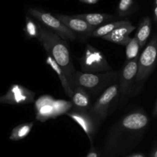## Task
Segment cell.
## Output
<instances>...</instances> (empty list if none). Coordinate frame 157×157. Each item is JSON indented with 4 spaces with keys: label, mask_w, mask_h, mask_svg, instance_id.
<instances>
[{
    "label": "cell",
    "mask_w": 157,
    "mask_h": 157,
    "mask_svg": "<svg viewBox=\"0 0 157 157\" xmlns=\"http://www.w3.org/2000/svg\"><path fill=\"white\" fill-rule=\"evenodd\" d=\"M86 157H99V153H98V150L93 145L91 146V148Z\"/></svg>",
    "instance_id": "24"
},
{
    "label": "cell",
    "mask_w": 157,
    "mask_h": 157,
    "mask_svg": "<svg viewBox=\"0 0 157 157\" xmlns=\"http://www.w3.org/2000/svg\"><path fill=\"white\" fill-rule=\"evenodd\" d=\"M117 71H109L103 73H85L76 71L74 76V86L82 87L89 94H97L101 90L116 81Z\"/></svg>",
    "instance_id": "2"
},
{
    "label": "cell",
    "mask_w": 157,
    "mask_h": 157,
    "mask_svg": "<svg viewBox=\"0 0 157 157\" xmlns=\"http://www.w3.org/2000/svg\"><path fill=\"white\" fill-rule=\"evenodd\" d=\"M35 93L21 84H12L2 96L0 97V104L11 105H23L35 101Z\"/></svg>",
    "instance_id": "7"
},
{
    "label": "cell",
    "mask_w": 157,
    "mask_h": 157,
    "mask_svg": "<svg viewBox=\"0 0 157 157\" xmlns=\"http://www.w3.org/2000/svg\"><path fill=\"white\" fill-rule=\"evenodd\" d=\"M71 104L73 110L78 111L88 112L91 107L90 95L82 87L75 86L73 89L71 97Z\"/></svg>",
    "instance_id": "14"
},
{
    "label": "cell",
    "mask_w": 157,
    "mask_h": 157,
    "mask_svg": "<svg viewBox=\"0 0 157 157\" xmlns=\"http://www.w3.org/2000/svg\"><path fill=\"white\" fill-rule=\"evenodd\" d=\"M79 1L82 3H85V4L94 5L98 3L99 0H79Z\"/></svg>",
    "instance_id": "25"
},
{
    "label": "cell",
    "mask_w": 157,
    "mask_h": 157,
    "mask_svg": "<svg viewBox=\"0 0 157 157\" xmlns=\"http://www.w3.org/2000/svg\"><path fill=\"white\" fill-rule=\"evenodd\" d=\"M44 48L64 71L72 90L74 89V76L76 72L74 67L67 43L57 34L38 24V36L37 38Z\"/></svg>",
    "instance_id": "1"
},
{
    "label": "cell",
    "mask_w": 157,
    "mask_h": 157,
    "mask_svg": "<svg viewBox=\"0 0 157 157\" xmlns=\"http://www.w3.org/2000/svg\"><path fill=\"white\" fill-rule=\"evenodd\" d=\"M149 124V118L144 112L140 110L131 112L126 115L120 123L122 130L125 131H139L143 130Z\"/></svg>",
    "instance_id": "8"
},
{
    "label": "cell",
    "mask_w": 157,
    "mask_h": 157,
    "mask_svg": "<svg viewBox=\"0 0 157 157\" xmlns=\"http://www.w3.org/2000/svg\"><path fill=\"white\" fill-rule=\"evenodd\" d=\"M135 29H136V27L133 25L130 21H128L127 24L117 28L110 34L103 37L102 38L110 42L115 43V44L126 46L131 39L130 34Z\"/></svg>",
    "instance_id": "13"
},
{
    "label": "cell",
    "mask_w": 157,
    "mask_h": 157,
    "mask_svg": "<svg viewBox=\"0 0 157 157\" xmlns=\"http://www.w3.org/2000/svg\"><path fill=\"white\" fill-rule=\"evenodd\" d=\"M55 99L50 96L40 97L35 102L37 119L44 122L48 119L55 118V112L54 107Z\"/></svg>",
    "instance_id": "12"
},
{
    "label": "cell",
    "mask_w": 157,
    "mask_h": 157,
    "mask_svg": "<svg viewBox=\"0 0 157 157\" xmlns=\"http://www.w3.org/2000/svg\"><path fill=\"white\" fill-rule=\"evenodd\" d=\"M80 64L83 72L85 73H103L111 70L105 56L90 44H87Z\"/></svg>",
    "instance_id": "3"
},
{
    "label": "cell",
    "mask_w": 157,
    "mask_h": 157,
    "mask_svg": "<svg viewBox=\"0 0 157 157\" xmlns=\"http://www.w3.org/2000/svg\"><path fill=\"white\" fill-rule=\"evenodd\" d=\"M46 64H48L51 67V68L57 74V75L59 78L60 81H61V84L62 85L63 88H64V92L66 93V94L68 96V98H71L72 94H73V90L71 87L70 84H69L68 81H67V78H66L65 75H64V71L61 69V67L58 65L56 63V61L53 59L51 56H48L46 58Z\"/></svg>",
    "instance_id": "15"
},
{
    "label": "cell",
    "mask_w": 157,
    "mask_h": 157,
    "mask_svg": "<svg viewBox=\"0 0 157 157\" xmlns=\"http://www.w3.org/2000/svg\"><path fill=\"white\" fill-rule=\"evenodd\" d=\"M151 29L152 24L150 18L148 16L145 17L140 23L139 27H138L136 33L134 36L139 42L140 48L144 47L147 43L150 33H151Z\"/></svg>",
    "instance_id": "16"
},
{
    "label": "cell",
    "mask_w": 157,
    "mask_h": 157,
    "mask_svg": "<svg viewBox=\"0 0 157 157\" xmlns=\"http://www.w3.org/2000/svg\"><path fill=\"white\" fill-rule=\"evenodd\" d=\"M54 107H55V117H58L63 113H67L68 110L72 108V104L71 102L62 101V100H58V101L55 100Z\"/></svg>",
    "instance_id": "23"
},
{
    "label": "cell",
    "mask_w": 157,
    "mask_h": 157,
    "mask_svg": "<svg viewBox=\"0 0 157 157\" xmlns=\"http://www.w3.org/2000/svg\"><path fill=\"white\" fill-rule=\"evenodd\" d=\"M140 46L135 37L131 38L128 44L126 45V58L127 61L139 58V52Z\"/></svg>",
    "instance_id": "20"
},
{
    "label": "cell",
    "mask_w": 157,
    "mask_h": 157,
    "mask_svg": "<svg viewBox=\"0 0 157 157\" xmlns=\"http://www.w3.org/2000/svg\"><path fill=\"white\" fill-rule=\"evenodd\" d=\"M75 16L84 20L87 24L91 25L92 27H94L95 29H96L97 26H99L100 25L103 24L108 20L112 19L114 17L112 15L104 13L79 14V15H75Z\"/></svg>",
    "instance_id": "17"
},
{
    "label": "cell",
    "mask_w": 157,
    "mask_h": 157,
    "mask_svg": "<svg viewBox=\"0 0 157 157\" xmlns=\"http://www.w3.org/2000/svg\"><path fill=\"white\" fill-rule=\"evenodd\" d=\"M156 62L157 36L155 35L147 44V47L138 58V71L136 77L138 83L142 82L150 76L155 68Z\"/></svg>",
    "instance_id": "6"
},
{
    "label": "cell",
    "mask_w": 157,
    "mask_h": 157,
    "mask_svg": "<svg viewBox=\"0 0 157 157\" xmlns=\"http://www.w3.org/2000/svg\"><path fill=\"white\" fill-rule=\"evenodd\" d=\"M153 13H154L155 21H156L157 24V0H155V7L154 10H153Z\"/></svg>",
    "instance_id": "26"
},
{
    "label": "cell",
    "mask_w": 157,
    "mask_h": 157,
    "mask_svg": "<svg viewBox=\"0 0 157 157\" xmlns=\"http://www.w3.org/2000/svg\"><path fill=\"white\" fill-rule=\"evenodd\" d=\"M138 71V58L127 61L120 75V92L123 95L127 94L136 79Z\"/></svg>",
    "instance_id": "9"
},
{
    "label": "cell",
    "mask_w": 157,
    "mask_h": 157,
    "mask_svg": "<svg viewBox=\"0 0 157 157\" xmlns=\"http://www.w3.org/2000/svg\"><path fill=\"white\" fill-rule=\"evenodd\" d=\"M55 17L74 33L78 32L82 35H91L92 32L95 30L94 27H92L84 20L78 18L75 15L71 16V15L57 14Z\"/></svg>",
    "instance_id": "11"
},
{
    "label": "cell",
    "mask_w": 157,
    "mask_h": 157,
    "mask_svg": "<svg viewBox=\"0 0 157 157\" xmlns=\"http://www.w3.org/2000/svg\"><path fill=\"white\" fill-rule=\"evenodd\" d=\"M34 122L25 123L16 126L11 131L9 140L12 141H19L25 139L30 133L31 130L33 128Z\"/></svg>",
    "instance_id": "18"
},
{
    "label": "cell",
    "mask_w": 157,
    "mask_h": 157,
    "mask_svg": "<svg viewBox=\"0 0 157 157\" xmlns=\"http://www.w3.org/2000/svg\"><path fill=\"white\" fill-rule=\"evenodd\" d=\"M151 157H157V147H155L151 153Z\"/></svg>",
    "instance_id": "29"
},
{
    "label": "cell",
    "mask_w": 157,
    "mask_h": 157,
    "mask_svg": "<svg viewBox=\"0 0 157 157\" xmlns=\"http://www.w3.org/2000/svg\"><path fill=\"white\" fill-rule=\"evenodd\" d=\"M67 115L82 128L88 139L90 140L91 145H93V137L94 135L96 124H94L88 112L78 111L71 109V111L67 112Z\"/></svg>",
    "instance_id": "10"
},
{
    "label": "cell",
    "mask_w": 157,
    "mask_h": 157,
    "mask_svg": "<svg viewBox=\"0 0 157 157\" xmlns=\"http://www.w3.org/2000/svg\"><path fill=\"white\" fill-rule=\"evenodd\" d=\"M119 92V84H113L103 91L96 102L90 107L88 113L94 124H98L107 117L110 105Z\"/></svg>",
    "instance_id": "5"
},
{
    "label": "cell",
    "mask_w": 157,
    "mask_h": 157,
    "mask_svg": "<svg viewBox=\"0 0 157 157\" xmlns=\"http://www.w3.org/2000/svg\"><path fill=\"white\" fill-rule=\"evenodd\" d=\"M128 21H126V20H121V21H114V22H110L108 23V24L104 25L101 26L98 29H95V30L92 32L91 35L95 37V38H102L103 37L110 34V32H112L117 28L127 24Z\"/></svg>",
    "instance_id": "19"
},
{
    "label": "cell",
    "mask_w": 157,
    "mask_h": 157,
    "mask_svg": "<svg viewBox=\"0 0 157 157\" xmlns=\"http://www.w3.org/2000/svg\"><path fill=\"white\" fill-rule=\"evenodd\" d=\"M29 13L36 18L38 21H40L42 25L53 32L54 33L57 34L64 41L65 40L74 41L76 38V35L73 32L67 29L58 18L49 12L38 10L36 9H29Z\"/></svg>",
    "instance_id": "4"
},
{
    "label": "cell",
    "mask_w": 157,
    "mask_h": 157,
    "mask_svg": "<svg viewBox=\"0 0 157 157\" xmlns=\"http://www.w3.org/2000/svg\"><path fill=\"white\" fill-rule=\"evenodd\" d=\"M24 31L29 38H37L38 36V24L35 23L30 17L26 16L25 27Z\"/></svg>",
    "instance_id": "21"
},
{
    "label": "cell",
    "mask_w": 157,
    "mask_h": 157,
    "mask_svg": "<svg viewBox=\"0 0 157 157\" xmlns=\"http://www.w3.org/2000/svg\"><path fill=\"white\" fill-rule=\"evenodd\" d=\"M126 157H146L144 155L141 154V153H135V154L130 155V156H126Z\"/></svg>",
    "instance_id": "27"
},
{
    "label": "cell",
    "mask_w": 157,
    "mask_h": 157,
    "mask_svg": "<svg viewBox=\"0 0 157 157\" xmlns=\"http://www.w3.org/2000/svg\"><path fill=\"white\" fill-rule=\"evenodd\" d=\"M134 0H120L117 6V12L120 16H127L133 10Z\"/></svg>",
    "instance_id": "22"
},
{
    "label": "cell",
    "mask_w": 157,
    "mask_h": 157,
    "mask_svg": "<svg viewBox=\"0 0 157 157\" xmlns=\"http://www.w3.org/2000/svg\"><path fill=\"white\" fill-rule=\"evenodd\" d=\"M153 115L154 117H157V100H156V104H155L154 109H153Z\"/></svg>",
    "instance_id": "28"
}]
</instances>
